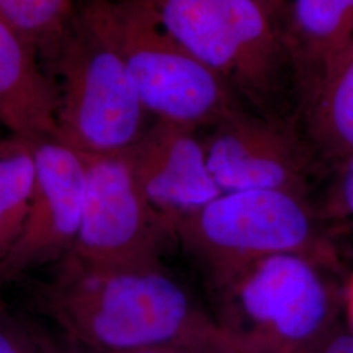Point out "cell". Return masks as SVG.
I'll list each match as a JSON object with an SVG mask.
<instances>
[{"instance_id": "9a60e30c", "label": "cell", "mask_w": 353, "mask_h": 353, "mask_svg": "<svg viewBox=\"0 0 353 353\" xmlns=\"http://www.w3.org/2000/svg\"><path fill=\"white\" fill-rule=\"evenodd\" d=\"M34 178L32 143L14 137L0 139V267L23 233Z\"/></svg>"}, {"instance_id": "cb8c5ba5", "label": "cell", "mask_w": 353, "mask_h": 353, "mask_svg": "<svg viewBox=\"0 0 353 353\" xmlns=\"http://www.w3.org/2000/svg\"><path fill=\"white\" fill-rule=\"evenodd\" d=\"M312 350H313V348H312ZM312 350H309V351H305V352L301 353H312Z\"/></svg>"}, {"instance_id": "7c38bea8", "label": "cell", "mask_w": 353, "mask_h": 353, "mask_svg": "<svg viewBox=\"0 0 353 353\" xmlns=\"http://www.w3.org/2000/svg\"><path fill=\"white\" fill-rule=\"evenodd\" d=\"M58 87L38 55L0 21V125L28 141L55 139Z\"/></svg>"}, {"instance_id": "6da1fadb", "label": "cell", "mask_w": 353, "mask_h": 353, "mask_svg": "<svg viewBox=\"0 0 353 353\" xmlns=\"http://www.w3.org/2000/svg\"><path fill=\"white\" fill-rule=\"evenodd\" d=\"M41 313L83 353L189 348L236 353L186 284L163 261L92 265L67 254L30 287Z\"/></svg>"}, {"instance_id": "8fae6325", "label": "cell", "mask_w": 353, "mask_h": 353, "mask_svg": "<svg viewBox=\"0 0 353 353\" xmlns=\"http://www.w3.org/2000/svg\"><path fill=\"white\" fill-rule=\"evenodd\" d=\"M281 36L290 59L294 114L352 43L353 0H290Z\"/></svg>"}, {"instance_id": "d6986e66", "label": "cell", "mask_w": 353, "mask_h": 353, "mask_svg": "<svg viewBox=\"0 0 353 353\" xmlns=\"http://www.w3.org/2000/svg\"><path fill=\"white\" fill-rule=\"evenodd\" d=\"M312 353H353L352 331L336 325L316 344Z\"/></svg>"}, {"instance_id": "ac0fdd59", "label": "cell", "mask_w": 353, "mask_h": 353, "mask_svg": "<svg viewBox=\"0 0 353 353\" xmlns=\"http://www.w3.org/2000/svg\"><path fill=\"white\" fill-rule=\"evenodd\" d=\"M0 353H42L29 321L0 310Z\"/></svg>"}, {"instance_id": "2e32d148", "label": "cell", "mask_w": 353, "mask_h": 353, "mask_svg": "<svg viewBox=\"0 0 353 353\" xmlns=\"http://www.w3.org/2000/svg\"><path fill=\"white\" fill-rule=\"evenodd\" d=\"M74 0H0V21L49 68L75 17ZM48 72V70H46Z\"/></svg>"}, {"instance_id": "7402d4cb", "label": "cell", "mask_w": 353, "mask_h": 353, "mask_svg": "<svg viewBox=\"0 0 353 353\" xmlns=\"http://www.w3.org/2000/svg\"><path fill=\"white\" fill-rule=\"evenodd\" d=\"M343 306L348 321V328L353 332V272L343 288Z\"/></svg>"}, {"instance_id": "5bb4252c", "label": "cell", "mask_w": 353, "mask_h": 353, "mask_svg": "<svg viewBox=\"0 0 353 353\" xmlns=\"http://www.w3.org/2000/svg\"><path fill=\"white\" fill-rule=\"evenodd\" d=\"M169 37L234 89L236 55L214 0H138Z\"/></svg>"}, {"instance_id": "30bf717a", "label": "cell", "mask_w": 353, "mask_h": 353, "mask_svg": "<svg viewBox=\"0 0 353 353\" xmlns=\"http://www.w3.org/2000/svg\"><path fill=\"white\" fill-rule=\"evenodd\" d=\"M236 55L234 90L252 113L290 121L293 84L278 28L254 0H214Z\"/></svg>"}, {"instance_id": "ffe728a7", "label": "cell", "mask_w": 353, "mask_h": 353, "mask_svg": "<svg viewBox=\"0 0 353 353\" xmlns=\"http://www.w3.org/2000/svg\"><path fill=\"white\" fill-rule=\"evenodd\" d=\"M30 326L42 353H81L70 341L62 336L57 339L49 331L39 327L37 323L34 325V322H30Z\"/></svg>"}, {"instance_id": "ba28073f", "label": "cell", "mask_w": 353, "mask_h": 353, "mask_svg": "<svg viewBox=\"0 0 353 353\" xmlns=\"http://www.w3.org/2000/svg\"><path fill=\"white\" fill-rule=\"evenodd\" d=\"M30 143L34 186L23 233L0 267V288L59 262L71 252L80 227L85 190L80 153L55 139Z\"/></svg>"}, {"instance_id": "7a4b0ae2", "label": "cell", "mask_w": 353, "mask_h": 353, "mask_svg": "<svg viewBox=\"0 0 353 353\" xmlns=\"http://www.w3.org/2000/svg\"><path fill=\"white\" fill-rule=\"evenodd\" d=\"M327 256L278 254L246 265L211 292L236 353H301L336 326L343 306Z\"/></svg>"}, {"instance_id": "e0dca14e", "label": "cell", "mask_w": 353, "mask_h": 353, "mask_svg": "<svg viewBox=\"0 0 353 353\" xmlns=\"http://www.w3.org/2000/svg\"><path fill=\"white\" fill-rule=\"evenodd\" d=\"M332 169L335 173L323 201L312 204L321 223L353 219V153Z\"/></svg>"}, {"instance_id": "44dd1931", "label": "cell", "mask_w": 353, "mask_h": 353, "mask_svg": "<svg viewBox=\"0 0 353 353\" xmlns=\"http://www.w3.org/2000/svg\"><path fill=\"white\" fill-rule=\"evenodd\" d=\"M270 17V20L276 26L281 33L283 23L288 8V0H254Z\"/></svg>"}, {"instance_id": "8992f818", "label": "cell", "mask_w": 353, "mask_h": 353, "mask_svg": "<svg viewBox=\"0 0 353 353\" xmlns=\"http://www.w3.org/2000/svg\"><path fill=\"white\" fill-rule=\"evenodd\" d=\"M80 156L85 190L77 237L68 254L99 265L163 261L165 252L176 245V227L140 191L127 150Z\"/></svg>"}, {"instance_id": "52a82bcc", "label": "cell", "mask_w": 353, "mask_h": 353, "mask_svg": "<svg viewBox=\"0 0 353 353\" xmlns=\"http://www.w3.org/2000/svg\"><path fill=\"white\" fill-rule=\"evenodd\" d=\"M201 140L221 192L274 190L310 202L322 178L323 168L290 121L240 109Z\"/></svg>"}, {"instance_id": "5b68a950", "label": "cell", "mask_w": 353, "mask_h": 353, "mask_svg": "<svg viewBox=\"0 0 353 353\" xmlns=\"http://www.w3.org/2000/svg\"><path fill=\"white\" fill-rule=\"evenodd\" d=\"M48 74L58 87L55 140L89 154L125 151L144 134L147 110L113 43L77 11Z\"/></svg>"}, {"instance_id": "603a6c76", "label": "cell", "mask_w": 353, "mask_h": 353, "mask_svg": "<svg viewBox=\"0 0 353 353\" xmlns=\"http://www.w3.org/2000/svg\"><path fill=\"white\" fill-rule=\"evenodd\" d=\"M81 352V351H80ZM83 353V352H81ZM131 353H216L208 351H199V350H189V348H174V347H164V348H152L144 351H137Z\"/></svg>"}, {"instance_id": "4fadbf2b", "label": "cell", "mask_w": 353, "mask_h": 353, "mask_svg": "<svg viewBox=\"0 0 353 353\" xmlns=\"http://www.w3.org/2000/svg\"><path fill=\"white\" fill-rule=\"evenodd\" d=\"M292 122L323 169L353 153V42Z\"/></svg>"}, {"instance_id": "277c9868", "label": "cell", "mask_w": 353, "mask_h": 353, "mask_svg": "<svg viewBox=\"0 0 353 353\" xmlns=\"http://www.w3.org/2000/svg\"><path fill=\"white\" fill-rule=\"evenodd\" d=\"M309 201L274 190L223 192L178 221L176 245L204 278L210 293L246 265L278 254L334 259L319 236Z\"/></svg>"}, {"instance_id": "9c48e42d", "label": "cell", "mask_w": 353, "mask_h": 353, "mask_svg": "<svg viewBox=\"0 0 353 353\" xmlns=\"http://www.w3.org/2000/svg\"><path fill=\"white\" fill-rule=\"evenodd\" d=\"M127 157L145 199L174 227L223 194L195 131L156 121L127 148Z\"/></svg>"}, {"instance_id": "3957f363", "label": "cell", "mask_w": 353, "mask_h": 353, "mask_svg": "<svg viewBox=\"0 0 353 353\" xmlns=\"http://www.w3.org/2000/svg\"><path fill=\"white\" fill-rule=\"evenodd\" d=\"M79 11L113 43L157 121L196 132L243 109L227 80L169 37L138 0H87Z\"/></svg>"}]
</instances>
